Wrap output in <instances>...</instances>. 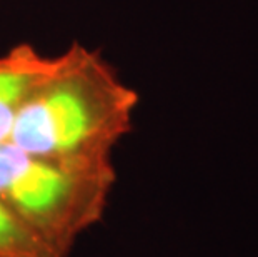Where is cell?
I'll return each mask as SVG.
<instances>
[{
    "mask_svg": "<svg viewBox=\"0 0 258 257\" xmlns=\"http://www.w3.org/2000/svg\"><path fill=\"white\" fill-rule=\"evenodd\" d=\"M0 257H62L0 199Z\"/></svg>",
    "mask_w": 258,
    "mask_h": 257,
    "instance_id": "obj_4",
    "label": "cell"
},
{
    "mask_svg": "<svg viewBox=\"0 0 258 257\" xmlns=\"http://www.w3.org/2000/svg\"><path fill=\"white\" fill-rule=\"evenodd\" d=\"M58 56H45L19 43L0 56V144L9 142L22 107L57 67Z\"/></svg>",
    "mask_w": 258,
    "mask_h": 257,
    "instance_id": "obj_3",
    "label": "cell"
},
{
    "mask_svg": "<svg viewBox=\"0 0 258 257\" xmlns=\"http://www.w3.org/2000/svg\"><path fill=\"white\" fill-rule=\"evenodd\" d=\"M115 180L112 161H62L0 144V199L62 257L103 219Z\"/></svg>",
    "mask_w": 258,
    "mask_h": 257,
    "instance_id": "obj_2",
    "label": "cell"
},
{
    "mask_svg": "<svg viewBox=\"0 0 258 257\" xmlns=\"http://www.w3.org/2000/svg\"><path fill=\"white\" fill-rule=\"evenodd\" d=\"M139 94L100 52L72 43L22 107L10 142L30 154L108 162L134 129Z\"/></svg>",
    "mask_w": 258,
    "mask_h": 257,
    "instance_id": "obj_1",
    "label": "cell"
}]
</instances>
